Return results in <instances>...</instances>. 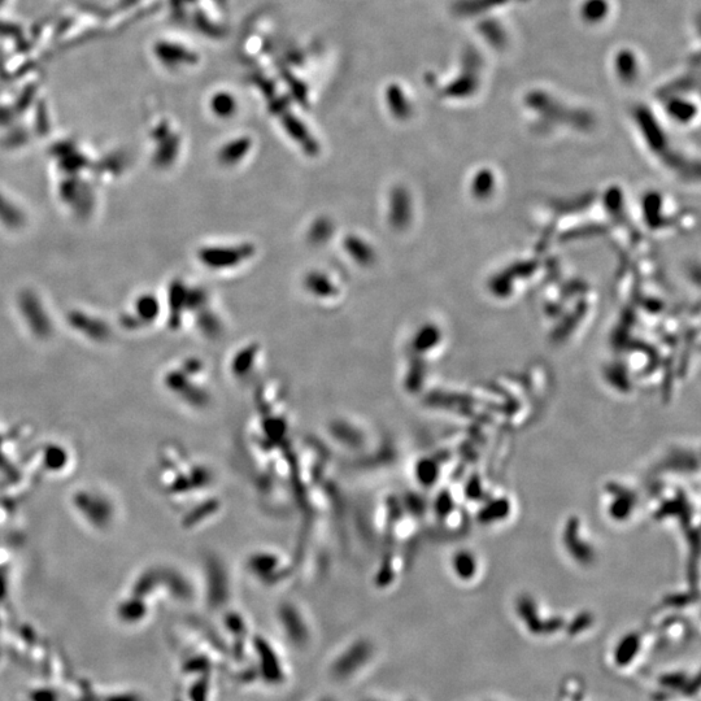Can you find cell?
Masks as SVG:
<instances>
[{
  "label": "cell",
  "instance_id": "obj_6",
  "mask_svg": "<svg viewBox=\"0 0 701 701\" xmlns=\"http://www.w3.org/2000/svg\"><path fill=\"white\" fill-rule=\"evenodd\" d=\"M252 142L250 138L242 137L234 139V141L226 143L219 152V161L225 167H232L246 158L250 152Z\"/></svg>",
  "mask_w": 701,
  "mask_h": 701
},
{
  "label": "cell",
  "instance_id": "obj_7",
  "mask_svg": "<svg viewBox=\"0 0 701 701\" xmlns=\"http://www.w3.org/2000/svg\"><path fill=\"white\" fill-rule=\"evenodd\" d=\"M334 232L333 222L325 217L313 222L311 229L308 232L309 242L313 245H322V243L328 242L330 237Z\"/></svg>",
  "mask_w": 701,
  "mask_h": 701
},
{
  "label": "cell",
  "instance_id": "obj_4",
  "mask_svg": "<svg viewBox=\"0 0 701 701\" xmlns=\"http://www.w3.org/2000/svg\"><path fill=\"white\" fill-rule=\"evenodd\" d=\"M389 220L395 229H403L408 224L409 198L407 191L402 187L391 193Z\"/></svg>",
  "mask_w": 701,
  "mask_h": 701
},
{
  "label": "cell",
  "instance_id": "obj_3",
  "mask_svg": "<svg viewBox=\"0 0 701 701\" xmlns=\"http://www.w3.org/2000/svg\"><path fill=\"white\" fill-rule=\"evenodd\" d=\"M283 126H285V129L287 130V133L290 134V137L293 138L295 142L299 143L300 147L303 148V151L306 152V154L311 156H316L319 154V143L313 139L311 133H309L306 129V126L300 123L298 119H295L293 116H287L285 117V120H283Z\"/></svg>",
  "mask_w": 701,
  "mask_h": 701
},
{
  "label": "cell",
  "instance_id": "obj_5",
  "mask_svg": "<svg viewBox=\"0 0 701 701\" xmlns=\"http://www.w3.org/2000/svg\"><path fill=\"white\" fill-rule=\"evenodd\" d=\"M304 287H306L309 294L322 299L333 298L339 293L338 287L334 285V282L321 272L308 273L306 278H304Z\"/></svg>",
  "mask_w": 701,
  "mask_h": 701
},
{
  "label": "cell",
  "instance_id": "obj_1",
  "mask_svg": "<svg viewBox=\"0 0 701 701\" xmlns=\"http://www.w3.org/2000/svg\"><path fill=\"white\" fill-rule=\"evenodd\" d=\"M255 255V247L251 243H242L238 246H213L203 248L199 252V259L204 265L212 269H229L238 267Z\"/></svg>",
  "mask_w": 701,
  "mask_h": 701
},
{
  "label": "cell",
  "instance_id": "obj_11",
  "mask_svg": "<svg viewBox=\"0 0 701 701\" xmlns=\"http://www.w3.org/2000/svg\"><path fill=\"white\" fill-rule=\"evenodd\" d=\"M186 302L193 308L204 307L207 302V295L202 290H195L189 296H186Z\"/></svg>",
  "mask_w": 701,
  "mask_h": 701
},
{
  "label": "cell",
  "instance_id": "obj_2",
  "mask_svg": "<svg viewBox=\"0 0 701 701\" xmlns=\"http://www.w3.org/2000/svg\"><path fill=\"white\" fill-rule=\"evenodd\" d=\"M347 255L361 267H370L376 263L377 255L374 248L357 235H347L343 241Z\"/></svg>",
  "mask_w": 701,
  "mask_h": 701
},
{
  "label": "cell",
  "instance_id": "obj_8",
  "mask_svg": "<svg viewBox=\"0 0 701 701\" xmlns=\"http://www.w3.org/2000/svg\"><path fill=\"white\" fill-rule=\"evenodd\" d=\"M211 108L220 119H229L237 111V102L228 93H219L212 98Z\"/></svg>",
  "mask_w": 701,
  "mask_h": 701
},
{
  "label": "cell",
  "instance_id": "obj_10",
  "mask_svg": "<svg viewBox=\"0 0 701 701\" xmlns=\"http://www.w3.org/2000/svg\"><path fill=\"white\" fill-rule=\"evenodd\" d=\"M198 324L202 332L208 337L217 338L222 333V324L215 313L202 311L198 319Z\"/></svg>",
  "mask_w": 701,
  "mask_h": 701
},
{
  "label": "cell",
  "instance_id": "obj_9",
  "mask_svg": "<svg viewBox=\"0 0 701 701\" xmlns=\"http://www.w3.org/2000/svg\"><path fill=\"white\" fill-rule=\"evenodd\" d=\"M259 347L256 345H251L247 346L246 348H243L242 351L238 352V355L235 356V359L233 360V369L234 372L237 374H242L248 372L250 368L252 367V363H254V360L256 359V355H258Z\"/></svg>",
  "mask_w": 701,
  "mask_h": 701
}]
</instances>
